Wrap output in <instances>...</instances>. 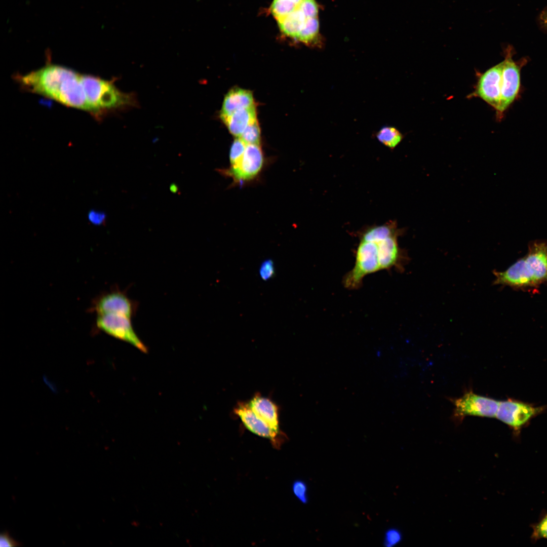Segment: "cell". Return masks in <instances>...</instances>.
<instances>
[{
  "instance_id": "cell-1",
  "label": "cell",
  "mask_w": 547,
  "mask_h": 547,
  "mask_svg": "<svg viewBox=\"0 0 547 547\" xmlns=\"http://www.w3.org/2000/svg\"><path fill=\"white\" fill-rule=\"evenodd\" d=\"M19 81L33 93L96 115L117 108L123 101L122 92L112 82L55 64L21 76Z\"/></svg>"
},
{
  "instance_id": "cell-2",
  "label": "cell",
  "mask_w": 547,
  "mask_h": 547,
  "mask_svg": "<svg viewBox=\"0 0 547 547\" xmlns=\"http://www.w3.org/2000/svg\"><path fill=\"white\" fill-rule=\"evenodd\" d=\"M269 9L285 35L307 44L318 41L319 22L315 0H273Z\"/></svg>"
},
{
  "instance_id": "cell-3",
  "label": "cell",
  "mask_w": 547,
  "mask_h": 547,
  "mask_svg": "<svg viewBox=\"0 0 547 547\" xmlns=\"http://www.w3.org/2000/svg\"><path fill=\"white\" fill-rule=\"evenodd\" d=\"M495 285L536 287L547 281V244H531L527 254L504 271H494Z\"/></svg>"
},
{
  "instance_id": "cell-4",
  "label": "cell",
  "mask_w": 547,
  "mask_h": 547,
  "mask_svg": "<svg viewBox=\"0 0 547 547\" xmlns=\"http://www.w3.org/2000/svg\"><path fill=\"white\" fill-rule=\"evenodd\" d=\"M396 228L389 224L377 226L370 228L361 237V239L377 242L380 270L395 268L403 271L408 260L405 251L399 246Z\"/></svg>"
},
{
  "instance_id": "cell-5",
  "label": "cell",
  "mask_w": 547,
  "mask_h": 547,
  "mask_svg": "<svg viewBox=\"0 0 547 547\" xmlns=\"http://www.w3.org/2000/svg\"><path fill=\"white\" fill-rule=\"evenodd\" d=\"M267 163L260 144H247L244 154L237 162L217 171L232 179L231 186H243L258 179Z\"/></svg>"
},
{
  "instance_id": "cell-6",
  "label": "cell",
  "mask_w": 547,
  "mask_h": 547,
  "mask_svg": "<svg viewBox=\"0 0 547 547\" xmlns=\"http://www.w3.org/2000/svg\"><path fill=\"white\" fill-rule=\"evenodd\" d=\"M379 270L380 267L377 242L361 239L356 252L355 264L344 276L342 283L345 288L358 289L366 276Z\"/></svg>"
},
{
  "instance_id": "cell-7",
  "label": "cell",
  "mask_w": 547,
  "mask_h": 547,
  "mask_svg": "<svg viewBox=\"0 0 547 547\" xmlns=\"http://www.w3.org/2000/svg\"><path fill=\"white\" fill-rule=\"evenodd\" d=\"M513 48L509 46L505 49L503 61L501 97L499 106L496 111L497 118L502 119L503 113L518 97L521 87V69L527 60L519 61L513 59Z\"/></svg>"
},
{
  "instance_id": "cell-8",
  "label": "cell",
  "mask_w": 547,
  "mask_h": 547,
  "mask_svg": "<svg viewBox=\"0 0 547 547\" xmlns=\"http://www.w3.org/2000/svg\"><path fill=\"white\" fill-rule=\"evenodd\" d=\"M543 410L542 406L536 407L528 403L510 399L499 402L496 417L518 433Z\"/></svg>"
},
{
  "instance_id": "cell-9",
  "label": "cell",
  "mask_w": 547,
  "mask_h": 547,
  "mask_svg": "<svg viewBox=\"0 0 547 547\" xmlns=\"http://www.w3.org/2000/svg\"><path fill=\"white\" fill-rule=\"evenodd\" d=\"M454 417L461 420L466 416L496 417L499 402L472 392L453 400Z\"/></svg>"
},
{
  "instance_id": "cell-10",
  "label": "cell",
  "mask_w": 547,
  "mask_h": 547,
  "mask_svg": "<svg viewBox=\"0 0 547 547\" xmlns=\"http://www.w3.org/2000/svg\"><path fill=\"white\" fill-rule=\"evenodd\" d=\"M96 324L98 328L109 335L147 352V347L133 328L131 319L120 315L102 314L99 315Z\"/></svg>"
},
{
  "instance_id": "cell-11",
  "label": "cell",
  "mask_w": 547,
  "mask_h": 547,
  "mask_svg": "<svg viewBox=\"0 0 547 547\" xmlns=\"http://www.w3.org/2000/svg\"><path fill=\"white\" fill-rule=\"evenodd\" d=\"M503 61L479 77L475 94L497 110L500 102Z\"/></svg>"
},
{
  "instance_id": "cell-12",
  "label": "cell",
  "mask_w": 547,
  "mask_h": 547,
  "mask_svg": "<svg viewBox=\"0 0 547 547\" xmlns=\"http://www.w3.org/2000/svg\"><path fill=\"white\" fill-rule=\"evenodd\" d=\"M138 303L131 299L125 291L116 289L102 295L95 304L99 315L116 314L131 319L136 314Z\"/></svg>"
},
{
  "instance_id": "cell-13",
  "label": "cell",
  "mask_w": 547,
  "mask_h": 547,
  "mask_svg": "<svg viewBox=\"0 0 547 547\" xmlns=\"http://www.w3.org/2000/svg\"><path fill=\"white\" fill-rule=\"evenodd\" d=\"M236 414L244 426L252 433L268 439L273 442L279 438L280 432L272 428L267 423L257 416L247 403L239 402L234 409Z\"/></svg>"
},
{
  "instance_id": "cell-14",
  "label": "cell",
  "mask_w": 547,
  "mask_h": 547,
  "mask_svg": "<svg viewBox=\"0 0 547 547\" xmlns=\"http://www.w3.org/2000/svg\"><path fill=\"white\" fill-rule=\"evenodd\" d=\"M247 403L257 416L274 430L280 432L279 408L273 401L257 394Z\"/></svg>"
},
{
  "instance_id": "cell-15",
  "label": "cell",
  "mask_w": 547,
  "mask_h": 547,
  "mask_svg": "<svg viewBox=\"0 0 547 547\" xmlns=\"http://www.w3.org/2000/svg\"><path fill=\"white\" fill-rule=\"evenodd\" d=\"M220 118L230 133L236 138L240 137L246 128L257 120L255 106L241 109Z\"/></svg>"
},
{
  "instance_id": "cell-16",
  "label": "cell",
  "mask_w": 547,
  "mask_h": 547,
  "mask_svg": "<svg viewBox=\"0 0 547 547\" xmlns=\"http://www.w3.org/2000/svg\"><path fill=\"white\" fill-rule=\"evenodd\" d=\"M254 105L253 97L250 91L235 88L231 90L225 96L220 116L228 115L239 109Z\"/></svg>"
},
{
  "instance_id": "cell-17",
  "label": "cell",
  "mask_w": 547,
  "mask_h": 547,
  "mask_svg": "<svg viewBox=\"0 0 547 547\" xmlns=\"http://www.w3.org/2000/svg\"><path fill=\"white\" fill-rule=\"evenodd\" d=\"M378 140L386 147L394 149L402 140L403 135L393 127H383L377 133Z\"/></svg>"
},
{
  "instance_id": "cell-18",
  "label": "cell",
  "mask_w": 547,
  "mask_h": 547,
  "mask_svg": "<svg viewBox=\"0 0 547 547\" xmlns=\"http://www.w3.org/2000/svg\"><path fill=\"white\" fill-rule=\"evenodd\" d=\"M246 144H260V130L257 120L250 124L240 137Z\"/></svg>"
},
{
  "instance_id": "cell-19",
  "label": "cell",
  "mask_w": 547,
  "mask_h": 547,
  "mask_svg": "<svg viewBox=\"0 0 547 547\" xmlns=\"http://www.w3.org/2000/svg\"><path fill=\"white\" fill-rule=\"evenodd\" d=\"M246 144L240 138H236L232 142L229 151V163L237 162L244 154Z\"/></svg>"
},
{
  "instance_id": "cell-20",
  "label": "cell",
  "mask_w": 547,
  "mask_h": 547,
  "mask_svg": "<svg viewBox=\"0 0 547 547\" xmlns=\"http://www.w3.org/2000/svg\"><path fill=\"white\" fill-rule=\"evenodd\" d=\"M532 538L534 540L547 539V514L533 526Z\"/></svg>"
},
{
  "instance_id": "cell-21",
  "label": "cell",
  "mask_w": 547,
  "mask_h": 547,
  "mask_svg": "<svg viewBox=\"0 0 547 547\" xmlns=\"http://www.w3.org/2000/svg\"><path fill=\"white\" fill-rule=\"evenodd\" d=\"M293 492L296 497L301 502H307V487L305 483L301 480H297L292 485Z\"/></svg>"
},
{
  "instance_id": "cell-22",
  "label": "cell",
  "mask_w": 547,
  "mask_h": 547,
  "mask_svg": "<svg viewBox=\"0 0 547 547\" xmlns=\"http://www.w3.org/2000/svg\"><path fill=\"white\" fill-rule=\"evenodd\" d=\"M402 539L401 532L395 528H390L386 531L383 543L386 547H392L399 543Z\"/></svg>"
},
{
  "instance_id": "cell-23",
  "label": "cell",
  "mask_w": 547,
  "mask_h": 547,
  "mask_svg": "<svg viewBox=\"0 0 547 547\" xmlns=\"http://www.w3.org/2000/svg\"><path fill=\"white\" fill-rule=\"evenodd\" d=\"M88 219L92 224L101 225L105 222L106 215L104 212L92 210L89 212Z\"/></svg>"
},
{
  "instance_id": "cell-24",
  "label": "cell",
  "mask_w": 547,
  "mask_h": 547,
  "mask_svg": "<svg viewBox=\"0 0 547 547\" xmlns=\"http://www.w3.org/2000/svg\"><path fill=\"white\" fill-rule=\"evenodd\" d=\"M22 544L20 542L15 539L7 531L0 534V547H16Z\"/></svg>"
},
{
  "instance_id": "cell-25",
  "label": "cell",
  "mask_w": 547,
  "mask_h": 547,
  "mask_svg": "<svg viewBox=\"0 0 547 547\" xmlns=\"http://www.w3.org/2000/svg\"><path fill=\"white\" fill-rule=\"evenodd\" d=\"M274 274V268L272 262L270 260L264 261L260 266L259 274L264 280H267L271 278Z\"/></svg>"
},
{
  "instance_id": "cell-26",
  "label": "cell",
  "mask_w": 547,
  "mask_h": 547,
  "mask_svg": "<svg viewBox=\"0 0 547 547\" xmlns=\"http://www.w3.org/2000/svg\"><path fill=\"white\" fill-rule=\"evenodd\" d=\"M539 19L542 27L547 30V8L540 14Z\"/></svg>"
},
{
  "instance_id": "cell-27",
  "label": "cell",
  "mask_w": 547,
  "mask_h": 547,
  "mask_svg": "<svg viewBox=\"0 0 547 547\" xmlns=\"http://www.w3.org/2000/svg\"><path fill=\"white\" fill-rule=\"evenodd\" d=\"M178 187L175 184H173L170 186V190L174 193H176L178 191Z\"/></svg>"
}]
</instances>
